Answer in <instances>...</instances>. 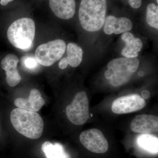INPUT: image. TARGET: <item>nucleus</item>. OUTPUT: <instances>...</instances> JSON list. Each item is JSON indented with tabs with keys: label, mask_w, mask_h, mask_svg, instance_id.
I'll list each match as a JSON object with an SVG mask.
<instances>
[{
	"label": "nucleus",
	"mask_w": 158,
	"mask_h": 158,
	"mask_svg": "<svg viewBox=\"0 0 158 158\" xmlns=\"http://www.w3.org/2000/svg\"><path fill=\"white\" fill-rule=\"evenodd\" d=\"M107 11L106 0H81L79 18L83 28L88 32L99 31L104 25Z\"/></svg>",
	"instance_id": "1"
},
{
	"label": "nucleus",
	"mask_w": 158,
	"mask_h": 158,
	"mask_svg": "<svg viewBox=\"0 0 158 158\" xmlns=\"http://www.w3.org/2000/svg\"><path fill=\"white\" fill-rule=\"evenodd\" d=\"M11 124L23 135L31 139H37L42 135L44 122L37 112L16 108L10 115Z\"/></svg>",
	"instance_id": "2"
},
{
	"label": "nucleus",
	"mask_w": 158,
	"mask_h": 158,
	"mask_svg": "<svg viewBox=\"0 0 158 158\" xmlns=\"http://www.w3.org/2000/svg\"><path fill=\"white\" fill-rule=\"evenodd\" d=\"M139 59L127 57L111 60L107 65L105 77L113 86H120L128 82L139 67Z\"/></svg>",
	"instance_id": "3"
},
{
	"label": "nucleus",
	"mask_w": 158,
	"mask_h": 158,
	"mask_svg": "<svg viewBox=\"0 0 158 158\" xmlns=\"http://www.w3.org/2000/svg\"><path fill=\"white\" fill-rule=\"evenodd\" d=\"M35 34V23L29 18H23L15 21L7 31V37L10 43L15 47L23 50L31 46Z\"/></svg>",
	"instance_id": "4"
},
{
	"label": "nucleus",
	"mask_w": 158,
	"mask_h": 158,
	"mask_svg": "<svg viewBox=\"0 0 158 158\" xmlns=\"http://www.w3.org/2000/svg\"><path fill=\"white\" fill-rule=\"evenodd\" d=\"M64 40L56 39L39 45L35 52V59L40 65L51 66L62 58L66 50Z\"/></svg>",
	"instance_id": "5"
},
{
	"label": "nucleus",
	"mask_w": 158,
	"mask_h": 158,
	"mask_svg": "<svg viewBox=\"0 0 158 158\" xmlns=\"http://www.w3.org/2000/svg\"><path fill=\"white\" fill-rule=\"evenodd\" d=\"M67 118L73 124L80 126L85 124L89 118V101L84 91L77 93L72 102L66 108Z\"/></svg>",
	"instance_id": "6"
},
{
	"label": "nucleus",
	"mask_w": 158,
	"mask_h": 158,
	"mask_svg": "<svg viewBox=\"0 0 158 158\" xmlns=\"http://www.w3.org/2000/svg\"><path fill=\"white\" fill-rule=\"evenodd\" d=\"M79 139L82 145L90 152L103 154L109 149L107 140L101 131L98 129L84 131L81 133Z\"/></svg>",
	"instance_id": "7"
},
{
	"label": "nucleus",
	"mask_w": 158,
	"mask_h": 158,
	"mask_svg": "<svg viewBox=\"0 0 158 158\" xmlns=\"http://www.w3.org/2000/svg\"><path fill=\"white\" fill-rule=\"evenodd\" d=\"M144 99L138 94L120 97L113 102L112 111L115 114H123L142 110L146 106Z\"/></svg>",
	"instance_id": "8"
},
{
	"label": "nucleus",
	"mask_w": 158,
	"mask_h": 158,
	"mask_svg": "<svg viewBox=\"0 0 158 158\" xmlns=\"http://www.w3.org/2000/svg\"><path fill=\"white\" fill-rule=\"evenodd\" d=\"M131 130L135 133L150 134L158 131V117L150 114H142L135 117L130 125Z\"/></svg>",
	"instance_id": "9"
},
{
	"label": "nucleus",
	"mask_w": 158,
	"mask_h": 158,
	"mask_svg": "<svg viewBox=\"0 0 158 158\" xmlns=\"http://www.w3.org/2000/svg\"><path fill=\"white\" fill-rule=\"evenodd\" d=\"M104 25V32L108 35L128 32L133 27L132 23L127 18H117L112 15L106 17Z\"/></svg>",
	"instance_id": "10"
},
{
	"label": "nucleus",
	"mask_w": 158,
	"mask_h": 158,
	"mask_svg": "<svg viewBox=\"0 0 158 158\" xmlns=\"http://www.w3.org/2000/svg\"><path fill=\"white\" fill-rule=\"evenodd\" d=\"M19 59L17 56L12 54H9L1 62V66L6 73V81L10 87H15L19 84L21 80L17 69Z\"/></svg>",
	"instance_id": "11"
},
{
	"label": "nucleus",
	"mask_w": 158,
	"mask_h": 158,
	"mask_svg": "<svg viewBox=\"0 0 158 158\" xmlns=\"http://www.w3.org/2000/svg\"><path fill=\"white\" fill-rule=\"evenodd\" d=\"M49 6L55 15L62 19L73 17L76 12L75 0H49Z\"/></svg>",
	"instance_id": "12"
},
{
	"label": "nucleus",
	"mask_w": 158,
	"mask_h": 158,
	"mask_svg": "<svg viewBox=\"0 0 158 158\" xmlns=\"http://www.w3.org/2000/svg\"><path fill=\"white\" fill-rule=\"evenodd\" d=\"M45 103L39 90L36 89L31 90L28 98H19L14 102L15 105L18 108L35 112L40 111Z\"/></svg>",
	"instance_id": "13"
},
{
	"label": "nucleus",
	"mask_w": 158,
	"mask_h": 158,
	"mask_svg": "<svg viewBox=\"0 0 158 158\" xmlns=\"http://www.w3.org/2000/svg\"><path fill=\"white\" fill-rule=\"evenodd\" d=\"M121 39L125 43L124 48L121 51V54L124 57L136 58L138 52L143 47V43L140 38L135 37L134 34L130 32L123 33Z\"/></svg>",
	"instance_id": "14"
},
{
	"label": "nucleus",
	"mask_w": 158,
	"mask_h": 158,
	"mask_svg": "<svg viewBox=\"0 0 158 158\" xmlns=\"http://www.w3.org/2000/svg\"><path fill=\"white\" fill-rule=\"evenodd\" d=\"M67 56L62 59L59 62V68L65 69L68 65L72 67L79 66L83 59V51L81 48L76 44L70 43L67 46Z\"/></svg>",
	"instance_id": "15"
},
{
	"label": "nucleus",
	"mask_w": 158,
	"mask_h": 158,
	"mask_svg": "<svg viewBox=\"0 0 158 158\" xmlns=\"http://www.w3.org/2000/svg\"><path fill=\"white\" fill-rule=\"evenodd\" d=\"M41 149L46 158H69L62 144L59 143L52 144L45 141L42 144Z\"/></svg>",
	"instance_id": "16"
},
{
	"label": "nucleus",
	"mask_w": 158,
	"mask_h": 158,
	"mask_svg": "<svg viewBox=\"0 0 158 158\" xmlns=\"http://www.w3.org/2000/svg\"><path fill=\"white\" fill-rule=\"evenodd\" d=\"M157 137L150 134H143L138 136V145L146 151L152 153H158Z\"/></svg>",
	"instance_id": "17"
},
{
	"label": "nucleus",
	"mask_w": 158,
	"mask_h": 158,
	"mask_svg": "<svg viewBox=\"0 0 158 158\" xmlns=\"http://www.w3.org/2000/svg\"><path fill=\"white\" fill-rule=\"evenodd\" d=\"M146 21L148 25L158 30V7L154 3H151L147 6Z\"/></svg>",
	"instance_id": "18"
},
{
	"label": "nucleus",
	"mask_w": 158,
	"mask_h": 158,
	"mask_svg": "<svg viewBox=\"0 0 158 158\" xmlns=\"http://www.w3.org/2000/svg\"><path fill=\"white\" fill-rule=\"evenodd\" d=\"M37 60L31 57H27L24 59L23 64L25 67L30 70H33L37 67Z\"/></svg>",
	"instance_id": "19"
},
{
	"label": "nucleus",
	"mask_w": 158,
	"mask_h": 158,
	"mask_svg": "<svg viewBox=\"0 0 158 158\" xmlns=\"http://www.w3.org/2000/svg\"><path fill=\"white\" fill-rule=\"evenodd\" d=\"M129 4L132 8L138 9L141 7L142 0H128Z\"/></svg>",
	"instance_id": "20"
},
{
	"label": "nucleus",
	"mask_w": 158,
	"mask_h": 158,
	"mask_svg": "<svg viewBox=\"0 0 158 158\" xmlns=\"http://www.w3.org/2000/svg\"><path fill=\"white\" fill-rule=\"evenodd\" d=\"M14 0H1L0 4L3 6H6L8 5V3L12 2Z\"/></svg>",
	"instance_id": "21"
},
{
	"label": "nucleus",
	"mask_w": 158,
	"mask_h": 158,
	"mask_svg": "<svg viewBox=\"0 0 158 158\" xmlns=\"http://www.w3.org/2000/svg\"><path fill=\"white\" fill-rule=\"evenodd\" d=\"M156 1L158 3V0H156Z\"/></svg>",
	"instance_id": "22"
}]
</instances>
